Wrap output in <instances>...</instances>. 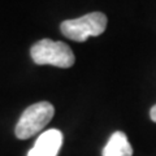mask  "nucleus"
<instances>
[{
    "mask_svg": "<svg viewBox=\"0 0 156 156\" xmlns=\"http://www.w3.org/2000/svg\"><path fill=\"white\" fill-rule=\"evenodd\" d=\"M55 108L48 101H39L23 111L16 125L14 134L18 139H27L35 135L52 120Z\"/></svg>",
    "mask_w": 156,
    "mask_h": 156,
    "instance_id": "f03ea898",
    "label": "nucleus"
},
{
    "mask_svg": "<svg viewBox=\"0 0 156 156\" xmlns=\"http://www.w3.org/2000/svg\"><path fill=\"white\" fill-rule=\"evenodd\" d=\"M103 156H133V148L122 131H116L111 135L108 143L103 148Z\"/></svg>",
    "mask_w": 156,
    "mask_h": 156,
    "instance_id": "39448f33",
    "label": "nucleus"
},
{
    "mask_svg": "<svg viewBox=\"0 0 156 156\" xmlns=\"http://www.w3.org/2000/svg\"><path fill=\"white\" fill-rule=\"evenodd\" d=\"M105 27V14L100 12H92L76 20H66L60 25V30L72 41L85 42L90 37H98L103 34Z\"/></svg>",
    "mask_w": 156,
    "mask_h": 156,
    "instance_id": "7ed1b4c3",
    "label": "nucleus"
},
{
    "mask_svg": "<svg viewBox=\"0 0 156 156\" xmlns=\"http://www.w3.org/2000/svg\"><path fill=\"white\" fill-rule=\"evenodd\" d=\"M150 117H151V120H152L154 122H156V105H154L152 108H151V111H150Z\"/></svg>",
    "mask_w": 156,
    "mask_h": 156,
    "instance_id": "423d86ee",
    "label": "nucleus"
},
{
    "mask_svg": "<svg viewBox=\"0 0 156 156\" xmlns=\"http://www.w3.org/2000/svg\"><path fill=\"white\" fill-rule=\"evenodd\" d=\"M30 55L38 65H53L57 68H70L76 58L70 47L62 42L42 39L31 47Z\"/></svg>",
    "mask_w": 156,
    "mask_h": 156,
    "instance_id": "f257e3e1",
    "label": "nucleus"
},
{
    "mask_svg": "<svg viewBox=\"0 0 156 156\" xmlns=\"http://www.w3.org/2000/svg\"><path fill=\"white\" fill-rule=\"evenodd\" d=\"M62 144V134L60 130L50 129L42 133L35 140L34 147L27 156H57Z\"/></svg>",
    "mask_w": 156,
    "mask_h": 156,
    "instance_id": "20e7f679",
    "label": "nucleus"
}]
</instances>
